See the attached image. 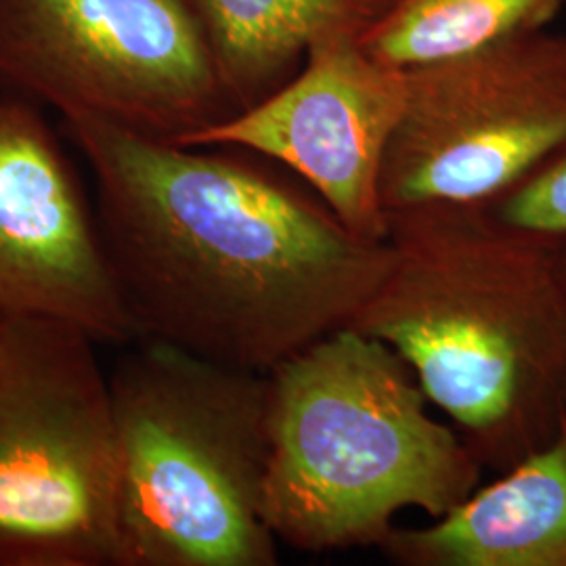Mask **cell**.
I'll list each match as a JSON object with an SVG mask.
<instances>
[{
    "label": "cell",
    "mask_w": 566,
    "mask_h": 566,
    "mask_svg": "<svg viewBox=\"0 0 566 566\" xmlns=\"http://www.w3.org/2000/svg\"><path fill=\"white\" fill-rule=\"evenodd\" d=\"M97 185V219L142 340L269 374L343 329L385 280L390 243L231 147L61 116Z\"/></svg>",
    "instance_id": "cell-1"
},
{
    "label": "cell",
    "mask_w": 566,
    "mask_h": 566,
    "mask_svg": "<svg viewBox=\"0 0 566 566\" xmlns=\"http://www.w3.org/2000/svg\"><path fill=\"white\" fill-rule=\"evenodd\" d=\"M386 221L392 261L346 327L390 346L500 474L565 422L566 292L552 254L476 206H411Z\"/></svg>",
    "instance_id": "cell-2"
},
{
    "label": "cell",
    "mask_w": 566,
    "mask_h": 566,
    "mask_svg": "<svg viewBox=\"0 0 566 566\" xmlns=\"http://www.w3.org/2000/svg\"><path fill=\"white\" fill-rule=\"evenodd\" d=\"M266 376L264 521L280 544L380 547L403 510L441 518L481 485L483 464L385 343L343 327Z\"/></svg>",
    "instance_id": "cell-3"
},
{
    "label": "cell",
    "mask_w": 566,
    "mask_h": 566,
    "mask_svg": "<svg viewBox=\"0 0 566 566\" xmlns=\"http://www.w3.org/2000/svg\"><path fill=\"white\" fill-rule=\"evenodd\" d=\"M116 566H275L269 376L139 340L109 374Z\"/></svg>",
    "instance_id": "cell-4"
},
{
    "label": "cell",
    "mask_w": 566,
    "mask_h": 566,
    "mask_svg": "<svg viewBox=\"0 0 566 566\" xmlns=\"http://www.w3.org/2000/svg\"><path fill=\"white\" fill-rule=\"evenodd\" d=\"M81 327L0 317V566H116L109 374Z\"/></svg>",
    "instance_id": "cell-5"
},
{
    "label": "cell",
    "mask_w": 566,
    "mask_h": 566,
    "mask_svg": "<svg viewBox=\"0 0 566 566\" xmlns=\"http://www.w3.org/2000/svg\"><path fill=\"white\" fill-rule=\"evenodd\" d=\"M0 82L168 142L235 114L185 0H0Z\"/></svg>",
    "instance_id": "cell-6"
},
{
    "label": "cell",
    "mask_w": 566,
    "mask_h": 566,
    "mask_svg": "<svg viewBox=\"0 0 566 566\" xmlns=\"http://www.w3.org/2000/svg\"><path fill=\"white\" fill-rule=\"evenodd\" d=\"M566 139V34L546 30L405 70L386 151L385 212L476 206Z\"/></svg>",
    "instance_id": "cell-7"
},
{
    "label": "cell",
    "mask_w": 566,
    "mask_h": 566,
    "mask_svg": "<svg viewBox=\"0 0 566 566\" xmlns=\"http://www.w3.org/2000/svg\"><path fill=\"white\" fill-rule=\"evenodd\" d=\"M405 107V70L371 57L361 30L308 44L304 67L280 88L181 145L231 147L301 177L355 235L386 242V151Z\"/></svg>",
    "instance_id": "cell-8"
},
{
    "label": "cell",
    "mask_w": 566,
    "mask_h": 566,
    "mask_svg": "<svg viewBox=\"0 0 566 566\" xmlns=\"http://www.w3.org/2000/svg\"><path fill=\"white\" fill-rule=\"evenodd\" d=\"M0 317L81 327L109 346L139 343L97 214L49 124L0 99Z\"/></svg>",
    "instance_id": "cell-9"
},
{
    "label": "cell",
    "mask_w": 566,
    "mask_h": 566,
    "mask_svg": "<svg viewBox=\"0 0 566 566\" xmlns=\"http://www.w3.org/2000/svg\"><path fill=\"white\" fill-rule=\"evenodd\" d=\"M399 566H566V424L460 506L378 547Z\"/></svg>",
    "instance_id": "cell-10"
},
{
    "label": "cell",
    "mask_w": 566,
    "mask_h": 566,
    "mask_svg": "<svg viewBox=\"0 0 566 566\" xmlns=\"http://www.w3.org/2000/svg\"><path fill=\"white\" fill-rule=\"evenodd\" d=\"M202 28L235 112L292 78L308 44L338 28L367 30L388 0H185Z\"/></svg>",
    "instance_id": "cell-11"
},
{
    "label": "cell",
    "mask_w": 566,
    "mask_h": 566,
    "mask_svg": "<svg viewBox=\"0 0 566 566\" xmlns=\"http://www.w3.org/2000/svg\"><path fill=\"white\" fill-rule=\"evenodd\" d=\"M566 0H392L361 32L365 51L397 70L462 57L546 30Z\"/></svg>",
    "instance_id": "cell-12"
},
{
    "label": "cell",
    "mask_w": 566,
    "mask_h": 566,
    "mask_svg": "<svg viewBox=\"0 0 566 566\" xmlns=\"http://www.w3.org/2000/svg\"><path fill=\"white\" fill-rule=\"evenodd\" d=\"M486 223L552 252L566 243V139L502 193L476 203Z\"/></svg>",
    "instance_id": "cell-13"
},
{
    "label": "cell",
    "mask_w": 566,
    "mask_h": 566,
    "mask_svg": "<svg viewBox=\"0 0 566 566\" xmlns=\"http://www.w3.org/2000/svg\"><path fill=\"white\" fill-rule=\"evenodd\" d=\"M552 254V261H554V266H556V273H558V280L563 283V287H565L566 292V243H563L560 248H556V250H552L549 252ZM565 424H566V401H565Z\"/></svg>",
    "instance_id": "cell-14"
},
{
    "label": "cell",
    "mask_w": 566,
    "mask_h": 566,
    "mask_svg": "<svg viewBox=\"0 0 566 566\" xmlns=\"http://www.w3.org/2000/svg\"><path fill=\"white\" fill-rule=\"evenodd\" d=\"M388 2H392V0H388Z\"/></svg>",
    "instance_id": "cell-15"
}]
</instances>
